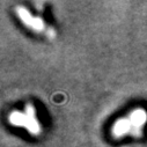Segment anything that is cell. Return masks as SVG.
<instances>
[{
	"mask_svg": "<svg viewBox=\"0 0 147 147\" xmlns=\"http://www.w3.org/2000/svg\"><path fill=\"white\" fill-rule=\"evenodd\" d=\"M8 122L13 126L24 127L30 134L32 136H40L42 133L41 124L35 115V108L31 103H28L23 111L14 110L8 116Z\"/></svg>",
	"mask_w": 147,
	"mask_h": 147,
	"instance_id": "1",
	"label": "cell"
},
{
	"mask_svg": "<svg viewBox=\"0 0 147 147\" xmlns=\"http://www.w3.org/2000/svg\"><path fill=\"white\" fill-rule=\"evenodd\" d=\"M132 126V137L140 138L142 136V129L147 122V113L142 108H137L126 116Z\"/></svg>",
	"mask_w": 147,
	"mask_h": 147,
	"instance_id": "3",
	"label": "cell"
},
{
	"mask_svg": "<svg viewBox=\"0 0 147 147\" xmlns=\"http://www.w3.org/2000/svg\"><path fill=\"white\" fill-rule=\"evenodd\" d=\"M15 12H16L18 16L20 18L21 22L29 29L34 30L35 32H48L49 31L44 21L38 16H34L27 8L19 6L15 8Z\"/></svg>",
	"mask_w": 147,
	"mask_h": 147,
	"instance_id": "2",
	"label": "cell"
},
{
	"mask_svg": "<svg viewBox=\"0 0 147 147\" xmlns=\"http://www.w3.org/2000/svg\"><path fill=\"white\" fill-rule=\"evenodd\" d=\"M111 133L115 138H123L125 136H132V126L127 117L119 118L115 122L111 129Z\"/></svg>",
	"mask_w": 147,
	"mask_h": 147,
	"instance_id": "4",
	"label": "cell"
}]
</instances>
